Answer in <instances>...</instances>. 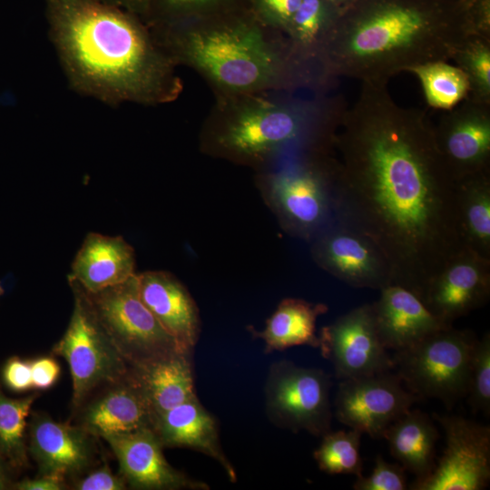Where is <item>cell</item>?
Returning a JSON list of instances; mask_svg holds the SVG:
<instances>
[{"instance_id":"obj_2","label":"cell","mask_w":490,"mask_h":490,"mask_svg":"<svg viewBox=\"0 0 490 490\" xmlns=\"http://www.w3.org/2000/svg\"><path fill=\"white\" fill-rule=\"evenodd\" d=\"M48 34L69 87L108 105L177 98L174 62L135 14L100 0H45Z\"/></svg>"},{"instance_id":"obj_32","label":"cell","mask_w":490,"mask_h":490,"mask_svg":"<svg viewBox=\"0 0 490 490\" xmlns=\"http://www.w3.org/2000/svg\"><path fill=\"white\" fill-rule=\"evenodd\" d=\"M452 60L468 80L467 96L490 103V36L468 35L456 48Z\"/></svg>"},{"instance_id":"obj_4","label":"cell","mask_w":490,"mask_h":490,"mask_svg":"<svg viewBox=\"0 0 490 490\" xmlns=\"http://www.w3.org/2000/svg\"><path fill=\"white\" fill-rule=\"evenodd\" d=\"M261 27L243 10L151 30L173 62L182 59L220 87L240 93L272 85L286 70Z\"/></svg>"},{"instance_id":"obj_7","label":"cell","mask_w":490,"mask_h":490,"mask_svg":"<svg viewBox=\"0 0 490 490\" xmlns=\"http://www.w3.org/2000/svg\"><path fill=\"white\" fill-rule=\"evenodd\" d=\"M136 274L96 292L80 286L101 326L130 368L186 352L141 299Z\"/></svg>"},{"instance_id":"obj_40","label":"cell","mask_w":490,"mask_h":490,"mask_svg":"<svg viewBox=\"0 0 490 490\" xmlns=\"http://www.w3.org/2000/svg\"><path fill=\"white\" fill-rule=\"evenodd\" d=\"M113 5L142 18L145 14L149 0H100Z\"/></svg>"},{"instance_id":"obj_23","label":"cell","mask_w":490,"mask_h":490,"mask_svg":"<svg viewBox=\"0 0 490 490\" xmlns=\"http://www.w3.org/2000/svg\"><path fill=\"white\" fill-rule=\"evenodd\" d=\"M191 354L172 356L130 368L150 404L152 418L177 405L196 397Z\"/></svg>"},{"instance_id":"obj_27","label":"cell","mask_w":490,"mask_h":490,"mask_svg":"<svg viewBox=\"0 0 490 490\" xmlns=\"http://www.w3.org/2000/svg\"><path fill=\"white\" fill-rule=\"evenodd\" d=\"M329 0H302L286 30L291 51L299 61L320 58L339 15Z\"/></svg>"},{"instance_id":"obj_36","label":"cell","mask_w":490,"mask_h":490,"mask_svg":"<svg viewBox=\"0 0 490 490\" xmlns=\"http://www.w3.org/2000/svg\"><path fill=\"white\" fill-rule=\"evenodd\" d=\"M127 484L122 475H113L107 464L89 473L74 485L77 490H123Z\"/></svg>"},{"instance_id":"obj_13","label":"cell","mask_w":490,"mask_h":490,"mask_svg":"<svg viewBox=\"0 0 490 490\" xmlns=\"http://www.w3.org/2000/svg\"><path fill=\"white\" fill-rule=\"evenodd\" d=\"M322 356L338 379L393 370V358L378 337L371 304L351 309L320 330Z\"/></svg>"},{"instance_id":"obj_24","label":"cell","mask_w":490,"mask_h":490,"mask_svg":"<svg viewBox=\"0 0 490 490\" xmlns=\"http://www.w3.org/2000/svg\"><path fill=\"white\" fill-rule=\"evenodd\" d=\"M382 437L393 457L416 479L433 471L439 433L427 414L410 408L387 427Z\"/></svg>"},{"instance_id":"obj_3","label":"cell","mask_w":490,"mask_h":490,"mask_svg":"<svg viewBox=\"0 0 490 490\" xmlns=\"http://www.w3.org/2000/svg\"><path fill=\"white\" fill-rule=\"evenodd\" d=\"M476 34L462 0H351L340 9L320 63L328 76L387 83L399 73L452 59Z\"/></svg>"},{"instance_id":"obj_25","label":"cell","mask_w":490,"mask_h":490,"mask_svg":"<svg viewBox=\"0 0 490 490\" xmlns=\"http://www.w3.org/2000/svg\"><path fill=\"white\" fill-rule=\"evenodd\" d=\"M328 308L323 303H312L301 299L288 298L279 302L266 320L265 328L251 333L265 343L267 352L307 345L318 348L316 321Z\"/></svg>"},{"instance_id":"obj_6","label":"cell","mask_w":490,"mask_h":490,"mask_svg":"<svg viewBox=\"0 0 490 490\" xmlns=\"http://www.w3.org/2000/svg\"><path fill=\"white\" fill-rule=\"evenodd\" d=\"M476 337L452 326L395 353L394 368L407 390L441 400L451 408L467 395L472 353Z\"/></svg>"},{"instance_id":"obj_16","label":"cell","mask_w":490,"mask_h":490,"mask_svg":"<svg viewBox=\"0 0 490 490\" xmlns=\"http://www.w3.org/2000/svg\"><path fill=\"white\" fill-rule=\"evenodd\" d=\"M119 463L126 484L142 490H208L201 481L189 477L166 460L162 445L151 427L103 437Z\"/></svg>"},{"instance_id":"obj_38","label":"cell","mask_w":490,"mask_h":490,"mask_svg":"<svg viewBox=\"0 0 490 490\" xmlns=\"http://www.w3.org/2000/svg\"><path fill=\"white\" fill-rule=\"evenodd\" d=\"M31 373L33 388L46 390L59 378L61 368L58 362L51 357H39L32 361Z\"/></svg>"},{"instance_id":"obj_5","label":"cell","mask_w":490,"mask_h":490,"mask_svg":"<svg viewBox=\"0 0 490 490\" xmlns=\"http://www.w3.org/2000/svg\"><path fill=\"white\" fill-rule=\"evenodd\" d=\"M260 182L261 195L290 235L311 241L340 220L335 157L311 153Z\"/></svg>"},{"instance_id":"obj_17","label":"cell","mask_w":490,"mask_h":490,"mask_svg":"<svg viewBox=\"0 0 490 490\" xmlns=\"http://www.w3.org/2000/svg\"><path fill=\"white\" fill-rule=\"evenodd\" d=\"M28 427V450L38 466V475L65 479L92 464L95 436L80 426L57 422L38 413L30 419Z\"/></svg>"},{"instance_id":"obj_19","label":"cell","mask_w":490,"mask_h":490,"mask_svg":"<svg viewBox=\"0 0 490 490\" xmlns=\"http://www.w3.org/2000/svg\"><path fill=\"white\" fill-rule=\"evenodd\" d=\"M371 304L376 328L386 349L404 350L428 335L451 327L435 316L409 289L391 284Z\"/></svg>"},{"instance_id":"obj_29","label":"cell","mask_w":490,"mask_h":490,"mask_svg":"<svg viewBox=\"0 0 490 490\" xmlns=\"http://www.w3.org/2000/svg\"><path fill=\"white\" fill-rule=\"evenodd\" d=\"M419 79L429 106L449 110L463 101L469 93L468 80L456 65L436 62L409 70Z\"/></svg>"},{"instance_id":"obj_14","label":"cell","mask_w":490,"mask_h":490,"mask_svg":"<svg viewBox=\"0 0 490 490\" xmlns=\"http://www.w3.org/2000/svg\"><path fill=\"white\" fill-rule=\"evenodd\" d=\"M434 137L456 182L490 172V103L466 96L441 116Z\"/></svg>"},{"instance_id":"obj_15","label":"cell","mask_w":490,"mask_h":490,"mask_svg":"<svg viewBox=\"0 0 490 490\" xmlns=\"http://www.w3.org/2000/svg\"><path fill=\"white\" fill-rule=\"evenodd\" d=\"M490 297V260L465 248L426 285L420 299L435 316L452 325L485 305Z\"/></svg>"},{"instance_id":"obj_1","label":"cell","mask_w":490,"mask_h":490,"mask_svg":"<svg viewBox=\"0 0 490 490\" xmlns=\"http://www.w3.org/2000/svg\"><path fill=\"white\" fill-rule=\"evenodd\" d=\"M387 84L361 83L336 132L340 220L375 241L392 284L420 299L432 278L466 248L456 182L427 115L397 104Z\"/></svg>"},{"instance_id":"obj_21","label":"cell","mask_w":490,"mask_h":490,"mask_svg":"<svg viewBox=\"0 0 490 490\" xmlns=\"http://www.w3.org/2000/svg\"><path fill=\"white\" fill-rule=\"evenodd\" d=\"M152 430L163 447H186L213 458L231 482L237 479L219 439L217 421L198 397L177 405L152 418Z\"/></svg>"},{"instance_id":"obj_39","label":"cell","mask_w":490,"mask_h":490,"mask_svg":"<svg viewBox=\"0 0 490 490\" xmlns=\"http://www.w3.org/2000/svg\"><path fill=\"white\" fill-rule=\"evenodd\" d=\"M65 479L55 475H41L33 479H24L15 485L18 490H63Z\"/></svg>"},{"instance_id":"obj_30","label":"cell","mask_w":490,"mask_h":490,"mask_svg":"<svg viewBox=\"0 0 490 490\" xmlns=\"http://www.w3.org/2000/svg\"><path fill=\"white\" fill-rule=\"evenodd\" d=\"M36 395L10 398L0 392V454L15 467L27 463L25 428Z\"/></svg>"},{"instance_id":"obj_22","label":"cell","mask_w":490,"mask_h":490,"mask_svg":"<svg viewBox=\"0 0 490 490\" xmlns=\"http://www.w3.org/2000/svg\"><path fill=\"white\" fill-rule=\"evenodd\" d=\"M135 263L134 250L122 236L89 232L72 262L68 280L96 292L133 277Z\"/></svg>"},{"instance_id":"obj_41","label":"cell","mask_w":490,"mask_h":490,"mask_svg":"<svg viewBox=\"0 0 490 490\" xmlns=\"http://www.w3.org/2000/svg\"><path fill=\"white\" fill-rule=\"evenodd\" d=\"M4 461L5 459L0 454V490L5 489L8 483V478H7L5 467L4 465Z\"/></svg>"},{"instance_id":"obj_11","label":"cell","mask_w":490,"mask_h":490,"mask_svg":"<svg viewBox=\"0 0 490 490\" xmlns=\"http://www.w3.org/2000/svg\"><path fill=\"white\" fill-rule=\"evenodd\" d=\"M419 399L405 389L392 370L343 379L335 398L338 420L349 428L382 438L387 427Z\"/></svg>"},{"instance_id":"obj_8","label":"cell","mask_w":490,"mask_h":490,"mask_svg":"<svg viewBox=\"0 0 490 490\" xmlns=\"http://www.w3.org/2000/svg\"><path fill=\"white\" fill-rule=\"evenodd\" d=\"M68 281L74 293V309L53 353L68 364L72 401L77 409L93 391L127 376L130 367L101 326L81 287Z\"/></svg>"},{"instance_id":"obj_35","label":"cell","mask_w":490,"mask_h":490,"mask_svg":"<svg viewBox=\"0 0 490 490\" xmlns=\"http://www.w3.org/2000/svg\"><path fill=\"white\" fill-rule=\"evenodd\" d=\"M302 0H249V11L262 25L286 30Z\"/></svg>"},{"instance_id":"obj_12","label":"cell","mask_w":490,"mask_h":490,"mask_svg":"<svg viewBox=\"0 0 490 490\" xmlns=\"http://www.w3.org/2000/svg\"><path fill=\"white\" fill-rule=\"evenodd\" d=\"M318 267L355 288L381 289L392 284L389 264L375 241L339 220L311 240Z\"/></svg>"},{"instance_id":"obj_33","label":"cell","mask_w":490,"mask_h":490,"mask_svg":"<svg viewBox=\"0 0 490 490\" xmlns=\"http://www.w3.org/2000/svg\"><path fill=\"white\" fill-rule=\"evenodd\" d=\"M469 404L474 411L490 414V334L486 332L474 346L468 392Z\"/></svg>"},{"instance_id":"obj_9","label":"cell","mask_w":490,"mask_h":490,"mask_svg":"<svg viewBox=\"0 0 490 490\" xmlns=\"http://www.w3.org/2000/svg\"><path fill=\"white\" fill-rule=\"evenodd\" d=\"M330 387V377L322 369L275 362L265 384L267 416L280 428L322 436L331 430Z\"/></svg>"},{"instance_id":"obj_26","label":"cell","mask_w":490,"mask_h":490,"mask_svg":"<svg viewBox=\"0 0 490 490\" xmlns=\"http://www.w3.org/2000/svg\"><path fill=\"white\" fill-rule=\"evenodd\" d=\"M456 202L464 246L490 260V172L456 182Z\"/></svg>"},{"instance_id":"obj_28","label":"cell","mask_w":490,"mask_h":490,"mask_svg":"<svg viewBox=\"0 0 490 490\" xmlns=\"http://www.w3.org/2000/svg\"><path fill=\"white\" fill-rule=\"evenodd\" d=\"M249 10V0H149L142 20L151 29Z\"/></svg>"},{"instance_id":"obj_42","label":"cell","mask_w":490,"mask_h":490,"mask_svg":"<svg viewBox=\"0 0 490 490\" xmlns=\"http://www.w3.org/2000/svg\"><path fill=\"white\" fill-rule=\"evenodd\" d=\"M331 3H333L335 5H337L338 8H343L347 4H348L351 0H329Z\"/></svg>"},{"instance_id":"obj_34","label":"cell","mask_w":490,"mask_h":490,"mask_svg":"<svg viewBox=\"0 0 490 490\" xmlns=\"http://www.w3.org/2000/svg\"><path fill=\"white\" fill-rule=\"evenodd\" d=\"M406 469L400 464L386 461L380 455L375 460L370 475L357 477L355 490H405L407 488Z\"/></svg>"},{"instance_id":"obj_37","label":"cell","mask_w":490,"mask_h":490,"mask_svg":"<svg viewBox=\"0 0 490 490\" xmlns=\"http://www.w3.org/2000/svg\"><path fill=\"white\" fill-rule=\"evenodd\" d=\"M3 380L8 388L16 392L33 388L30 361L10 358L4 367Z\"/></svg>"},{"instance_id":"obj_18","label":"cell","mask_w":490,"mask_h":490,"mask_svg":"<svg viewBox=\"0 0 490 490\" xmlns=\"http://www.w3.org/2000/svg\"><path fill=\"white\" fill-rule=\"evenodd\" d=\"M80 407L78 426L95 437L152 426L150 404L131 369L124 377L105 385L101 393Z\"/></svg>"},{"instance_id":"obj_43","label":"cell","mask_w":490,"mask_h":490,"mask_svg":"<svg viewBox=\"0 0 490 490\" xmlns=\"http://www.w3.org/2000/svg\"><path fill=\"white\" fill-rule=\"evenodd\" d=\"M3 292H4V289H3V288H2V286H1V284H0V297H1V295L3 294Z\"/></svg>"},{"instance_id":"obj_31","label":"cell","mask_w":490,"mask_h":490,"mask_svg":"<svg viewBox=\"0 0 490 490\" xmlns=\"http://www.w3.org/2000/svg\"><path fill=\"white\" fill-rule=\"evenodd\" d=\"M362 433L350 428L349 431H329L322 436L313 456L319 470L329 475H362V458L359 453Z\"/></svg>"},{"instance_id":"obj_10","label":"cell","mask_w":490,"mask_h":490,"mask_svg":"<svg viewBox=\"0 0 490 490\" xmlns=\"http://www.w3.org/2000/svg\"><path fill=\"white\" fill-rule=\"evenodd\" d=\"M444 428L446 447L433 471L412 490H481L490 480V426L458 416L434 415Z\"/></svg>"},{"instance_id":"obj_20","label":"cell","mask_w":490,"mask_h":490,"mask_svg":"<svg viewBox=\"0 0 490 490\" xmlns=\"http://www.w3.org/2000/svg\"><path fill=\"white\" fill-rule=\"evenodd\" d=\"M141 299L181 348L191 353L200 335L197 306L172 273L148 270L136 274Z\"/></svg>"}]
</instances>
